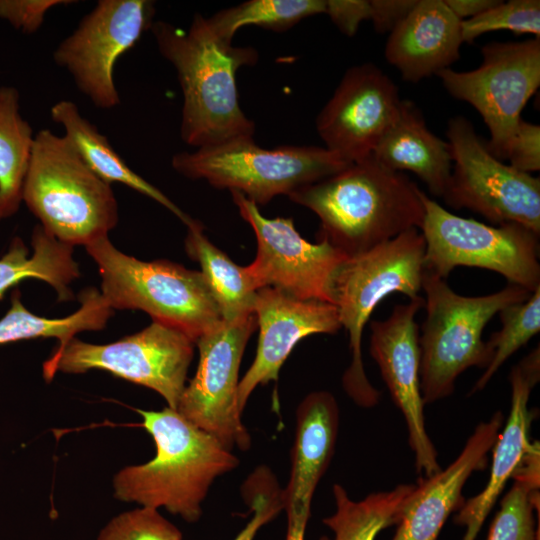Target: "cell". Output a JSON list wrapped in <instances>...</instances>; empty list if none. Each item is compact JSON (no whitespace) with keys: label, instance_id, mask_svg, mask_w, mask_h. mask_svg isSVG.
I'll return each mask as SVG.
<instances>
[{"label":"cell","instance_id":"1","mask_svg":"<svg viewBox=\"0 0 540 540\" xmlns=\"http://www.w3.org/2000/svg\"><path fill=\"white\" fill-rule=\"evenodd\" d=\"M150 30L160 54L177 72L182 140L198 149L254 137L255 124L239 104L236 73L256 63V50L220 39L200 14L188 30L165 21H154Z\"/></svg>","mask_w":540,"mask_h":540},{"label":"cell","instance_id":"2","mask_svg":"<svg viewBox=\"0 0 540 540\" xmlns=\"http://www.w3.org/2000/svg\"><path fill=\"white\" fill-rule=\"evenodd\" d=\"M420 188L373 155L288 197L320 219L318 241L351 257L422 226Z\"/></svg>","mask_w":540,"mask_h":540},{"label":"cell","instance_id":"3","mask_svg":"<svg viewBox=\"0 0 540 540\" xmlns=\"http://www.w3.org/2000/svg\"><path fill=\"white\" fill-rule=\"evenodd\" d=\"M136 411L153 438L156 454L144 464L127 466L115 474L114 497L143 507L165 508L189 523L198 521L211 485L235 469L239 459L174 409Z\"/></svg>","mask_w":540,"mask_h":540},{"label":"cell","instance_id":"4","mask_svg":"<svg viewBox=\"0 0 540 540\" xmlns=\"http://www.w3.org/2000/svg\"><path fill=\"white\" fill-rule=\"evenodd\" d=\"M22 202L49 234L72 247L107 237L118 221L111 185L49 129L34 136Z\"/></svg>","mask_w":540,"mask_h":540},{"label":"cell","instance_id":"5","mask_svg":"<svg viewBox=\"0 0 540 540\" xmlns=\"http://www.w3.org/2000/svg\"><path fill=\"white\" fill-rule=\"evenodd\" d=\"M425 240L418 228L360 254L348 257L332 283L333 304L341 326L349 335L351 362L342 376V387L359 407H375L380 392L366 376L362 360V333L372 312L388 295L420 296L424 272Z\"/></svg>","mask_w":540,"mask_h":540},{"label":"cell","instance_id":"6","mask_svg":"<svg viewBox=\"0 0 540 540\" xmlns=\"http://www.w3.org/2000/svg\"><path fill=\"white\" fill-rule=\"evenodd\" d=\"M422 289L426 318L419 335L420 390L424 404L450 396L456 379L470 367L485 368L491 358L482 334L505 307L525 301L528 290L508 284L483 296L454 292L445 279L424 269Z\"/></svg>","mask_w":540,"mask_h":540},{"label":"cell","instance_id":"7","mask_svg":"<svg viewBox=\"0 0 540 540\" xmlns=\"http://www.w3.org/2000/svg\"><path fill=\"white\" fill-rule=\"evenodd\" d=\"M85 248L98 266L100 292L112 309L142 310L194 342L222 321L200 271L169 260H139L115 248L108 236Z\"/></svg>","mask_w":540,"mask_h":540},{"label":"cell","instance_id":"8","mask_svg":"<svg viewBox=\"0 0 540 540\" xmlns=\"http://www.w3.org/2000/svg\"><path fill=\"white\" fill-rule=\"evenodd\" d=\"M171 164L184 177L203 179L216 188L238 191L258 206L266 205L277 195L289 196L350 163L325 147L266 149L251 137L177 153Z\"/></svg>","mask_w":540,"mask_h":540},{"label":"cell","instance_id":"9","mask_svg":"<svg viewBox=\"0 0 540 540\" xmlns=\"http://www.w3.org/2000/svg\"><path fill=\"white\" fill-rule=\"evenodd\" d=\"M424 269L446 279L458 266L491 270L529 292L540 287L539 236L517 223L490 226L457 216L420 190Z\"/></svg>","mask_w":540,"mask_h":540},{"label":"cell","instance_id":"10","mask_svg":"<svg viewBox=\"0 0 540 540\" xmlns=\"http://www.w3.org/2000/svg\"><path fill=\"white\" fill-rule=\"evenodd\" d=\"M194 345L183 332L155 321L109 344H92L74 337L55 348L43 364V376L50 381L57 371L81 374L91 369L105 370L154 390L165 399L167 407L177 410Z\"/></svg>","mask_w":540,"mask_h":540},{"label":"cell","instance_id":"11","mask_svg":"<svg viewBox=\"0 0 540 540\" xmlns=\"http://www.w3.org/2000/svg\"><path fill=\"white\" fill-rule=\"evenodd\" d=\"M451 176L443 195L454 209L466 208L496 223H517L540 235V179L496 158L464 116L447 125Z\"/></svg>","mask_w":540,"mask_h":540},{"label":"cell","instance_id":"12","mask_svg":"<svg viewBox=\"0 0 540 540\" xmlns=\"http://www.w3.org/2000/svg\"><path fill=\"white\" fill-rule=\"evenodd\" d=\"M481 53L476 69L446 68L436 75L452 97L478 111L490 132L486 146L502 160L523 108L540 85V38L486 43Z\"/></svg>","mask_w":540,"mask_h":540},{"label":"cell","instance_id":"13","mask_svg":"<svg viewBox=\"0 0 540 540\" xmlns=\"http://www.w3.org/2000/svg\"><path fill=\"white\" fill-rule=\"evenodd\" d=\"M257 328V318L252 314L234 321L222 320L196 340L199 363L176 410L229 450L238 447L246 451L251 446L238 407V375L245 347Z\"/></svg>","mask_w":540,"mask_h":540},{"label":"cell","instance_id":"14","mask_svg":"<svg viewBox=\"0 0 540 540\" xmlns=\"http://www.w3.org/2000/svg\"><path fill=\"white\" fill-rule=\"evenodd\" d=\"M155 4L149 0H100L55 49V63L100 109L120 103L114 67L120 56L151 29Z\"/></svg>","mask_w":540,"mask_h":540},{"label":"cell","instance_id":"15","mask_svg":"<svg viewBox=\"0 0 540 540\" xmlns=\"http://www.w3.org/2000/svg\"><path fill=\"white\" fill-rule=\"evenodd\" d=\"M230 192L256 236V257L245 267L254 287H273L297 299L333 304V279L348 256L326 241H306L291 218H266L242 193Z\"/></svg>","mask_w":540,"mask_h":540},{"label":"cell","instance_id":"16","mask_svg":"<svg viewBox=\"0 0 540 540\" xmlns=\"http://www.w3.org/2000/svg\"><path fill=\"white\" fill-rule=\"evenodd\" d=\"M423 306L424 298L418 296L394 306L385 320L371 321L370 354L405 419L416 470L429 477L442 468L426 430L420 390V329L415 318Z\"/></svg>","mask_w":540,"mask_h":540},{"label":"cell","instance_id":"17","mask_svg":"<svg viewBox=\"0 0 540 540\" xmlns=\"http://www.w3.org/2000/svg\"><path fill=\"white\" fill-rule=\"evenodd\" d=\"M392 79L378 66L349 68L316 119L325 148L347 163L373 154L402 105Z\"/></svg>","mask_w":540,"mask_h":540},{"label":"cell","instance_id":"18","mask_svg":"<svg viewBox=\"0 0 540 540\" xmlns=\"http://www.w3.org/2000/svg\"><path fill=\"white\" fill-rule=\"evenodd\" d=\"M254 314L259 327L256 356L238 384L242 412L259 385L277 381L296 344L314 334H335L342 327L337 307L320 300H301L276 288L257 290Z\"/></svg>","mask_w":540,"mask_h":540},{"label":"cell","instance_id":"19","mask_svg":"<svg viewBox=\"0 0 540 540\" xmlns=\"http://www.w3.org/2000/svg\"><path fill=\"white\" fill-rule=\"evenodd\" d=\"M339 407L325 390L306 395L296 409L289 482L283 494L286 540H304L315 489L335 452Z\"/></svg>","mask_w":540,"mask_h":540},{"label":"cell","instance_id":"20","mask_svg":"<svg viewBox=\"0 0 540 540\" xmlns=\"http://www.w3.org/2000/svg\"><path fill=\"white\" fill-rule=\"evenodd\" d=\"M503 421V414L497 411L489 420L480 422L449 466L418 480L400 512L391 540H437L450 514L463 506L462 490L469 477L486 467L487 455Z\"/></svg>","mask_w":540,"mask_h":540},{"label":"cell","instance_id":"21","mask_svg":"<svg viewBox=\"0 0 540 540\" xmlns=\"http://www.w3.org/2000/svg\"><path fill=\"white\" fill-rule=\"evenodd\" d=\"M540 378L539 347L532 350L511 370V407L504 429L493 446L488 483L476 496L465 501L454 522L466 527L463 540H475L487 515L512 478L523 457L533 447L530 428L535 418L528 402Z\"/></svg>","mask_w":540,"mask_h":540},{"label":"cell","instance_id":"22","mask_svg":"<svg viewBox=\"0 0 540 540\" xmlns=\"http://www.w3.org/2000/svg\"><path fill=\"white\" fill-rule=\"evenodd\" d=\"M462 43L461 20L444 0H417L389 33L384 55L405 81L416 83L450 68Z\"/></svg>","mask_w":540,"mask_h":540},{"label":"cell","instance_id":"23","mask_svg":"<svg viewBox=\"0 0 540 540\" xmlns=\"http://www.w3.org/2000/svg\"><path fill=\"white\" fill-rule=\"evenodd\" d=\"M395 171H410L422 180L430 193L443 197L451 171L449 143L431 132L416 105L403 100L396 120L384 133L372 154Z\"/></svg>","mask_w":540,"mask_h":540},{"label":"cell","instance_id":"24","mask_svg":"<svg viewBox=\"0 0 540 540\" xmlns=\"http://www.w3.org/2000/svg\"><path fill=\"white\" fill-rule=\"evenodd\" d=\"M51 119L64 129V137L71 143L85 164L103 181L124 184L155 200L185 225L191 217L177 207L158 188L131 170L96 126L83 117L75 103L61 100L50 109Z\"/></svg>","mask_w":540,"mask_h":540},{"label":"cell","instance_id":"25","mask_svg":"<svg viewBox=\"0 0 540 540\" xmlns=\"http://www.w3.org/2000/svg\"><path fill=\"white\" fill-rule=\"evenodd\" d=\"M31 244L33 252L29 256L23 240L15 237L0 258V300L10 288L29 278L47 282L60 301L72 299L70 284L80 275L73 247L57 240L40 224L33 230Z\"/></svg>","mask_w":540,"mask_h":540},{"label":"cell","instance_id":"26","mask_svg":"<svg viewBox=\"0 0 540 540\" xmlns=\"http://www.w3.org/2000/svg\"><path fill=\"white\" fill-rule=\"evenodd\" d=\"M186 226V252L200 264L222 320L234 321L254 314L257 289L245 267L235 264L207 238L200 221L191 219Z\"/></svg>","mask_w":540,"mask_h":540},{"label":"cell","instance_id":"27","mask_svg":"<svg viewBox=\"0 0 540 540\" xmlns=\"http://www.w3.org/2000/svg\"><path fill=\"white\" fill-rule=\"evenodd\" d=\"M80 308L64 318H47L31 313L22 303L21 293L13 290L9 310L0 319V345L38 337H55L64 346L87 330H100L113 314L103 295L94 287L79 294Z\"/></svg>","mask_w":540,"mask_h":540},{"label":"cell","instance_id":"28","mask_svg":"<svg viewBox=\"0 0 540 540\" xmlns=\"http://www.w3.org/2000/svg\"><path fill=\"white\" fill-rule=\"evenodd\" d=\"M34 135L20 112V95L0 86V221L14 215L22 202Z\"/></svg>","mask_w":540,"mask_h":540},{"label":"cell","instance_id":"29","mask_svg":"<svg viewBox=\"0 0 540 540\" xmlns=\"http://www.w3.org/2000/svg\"><path fill=\"white\" fill-rule=\"evenodd\" d=\"M414 489L415 484H401L356 501L343 486L334 484L335 512L323 519L334 537L322 536L319 540H375L383 529L398 523L400 512Z\"/></svg>","mask_w":540,"mask_h":540},{"label":"cell","instance_id":"30","mask_svg":"<svg viewBox=\"0 0 540 540\" xmlns=\"http://www.w3.org/2000/svg\"><path fill=\"white\" fill-rule=\"evenodd\" d=\"M326 0H249L206 18L220 39L232 43L236 31L256 25L285 31L309 16L325 13Z\"/></svg>","mask_w":540,"mask_h":540},{"label":"cell","instance_id":"31","mask_svg":"<svg viewBox=\"0 0 540 540\" xmlns=\"http://www.w3.org/2000/svg\"><path fill=\"white\" fill-rule=\"evenodd\" d=\"M513 487L501 500L486 540H539L534 510H539V463L522 461Z\"/></svg>","mask_w":540,"mask_h":540},{"label":"cell","instance_id":"32","mask_svg":"<svg viewBox=\"0 0 540 540\" xmlns=\"http://www.w3.org/2000/svg\"><path fill=\"white\" fill-rule=\"evenodd\" d=\"M501 328L487 342L491 353L488 365L470 394L481 391L504 362L540 331V287L523 302L509 305L499 312Z\"/></svg>","mask_w":540,"mask_h":540},{"label":"cell","instance_id":"33","mask_svg":"<svg viewBox=\"0 0 540 540\" xmlns=\"http://www.w3.org/2000/svg\"><path fill=\"white\" fill-rule=\"evenodd\" d=\"M499 30L531 34L540 38V1H499L482 14L461 21L463 43H471L487 32Z\"/></svg>","mask_w":540,"mask_h":540},{"label":"cell","instance_id":"34","mask_svg":"<svg viewBox=\"0 0 540 540\" xmlns=\"http://www.w3.org/2000/svg\"><path fill=\"white\" fill-rule=\"evenodd\" d=\"M242 497L253 516L234 540H253L261 526L283 510L282 488L265 465L257 467L241 486Z\"/></svg>","mask_w":540,"mask_h":540},{"label":"cell","instance_id":"35","mask_svg":"<svg viewBox=\"0 0 540 540\" xmlns=\"http://www.w3.org/2000/svg\"><path fill=\"white\" fill-rule=\"evenodd\" d=\"M97 540H182V533L158 509L141 506L113 517Z\"/></svg>","mask_w":540,"mask_h":540},{"label":"cell","instance_id":"36","mask_svg":"<svg viewBox=\"0 0 540 540\" xmlns=\"http://www.w3.org/2000/svg\"><path fill=\"white\" fill-rule=\"evenodd\" d=\"M502 160L509 161V165L524 173L539 171L540 126L521 119Z\"/></svg>","mask_w":540,"mask_h":540},{"label":"cell","instance_id":"37","mask_svg":"<svg viewBox=\"0 0 540 540\" xmlns=\"http://www.w3.org/2000/svg\"><path fill=\"white\" fill-rule=\"evenodd\" d=\"M75 3L72 0H0V18L15 29L31 34L43 24L48 11L56 6Z\"/></svg>","mask_w":540,"mask_h":540},{"label":"cell","instance_id":"38","mask_svg":"<svg viewBox=\"0 0 540 540\" xmlns=\"http://www.w3.org/2000/svg\"><path fill=\"white\" fill-rule=\"evenodd\" d=\"M325 14L343 34L352 37L363 21L370 20V0H326Z\"/></svg>","mask_w":540,"mask_h":540},{"label":"cell","instance_id":"39","mask_svg":"<svg viewBox=\"0 0 540 540\" xmlns=\"http://www.w3.org/2000/svg\"><path fill=\"white\" fill-rule=\"evenodd\" d=\"M417 0H370V20L376 31L391 32L413 9Z\"/></svg>","mask_w":540,"mask_h":540},{"label":"cell","instance_id":"40","mask_svg":"<svg viewBox=\"0 0 540 540\" xmlns=\"http://www.w3.org/2000/svg\"><path fill=\"white\" fill-rule=\"evenodd\" d=\"M500 0H444L450 11L461 21L476 17Z\"/></svg>","mask_w":540,"mask_h":540}]
</instances>
